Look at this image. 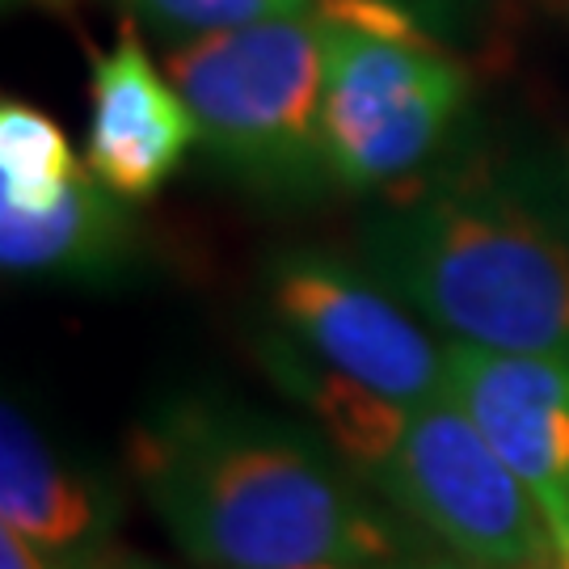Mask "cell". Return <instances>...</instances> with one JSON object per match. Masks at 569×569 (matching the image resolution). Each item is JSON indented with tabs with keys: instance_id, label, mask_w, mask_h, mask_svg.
Returning a JSON list of instances; mask_svg holds the SVG:
<instances>
[{
	"instance_id": "6da1fadb",
	"label": "cell",
	"mask_w": 569,
	"mask_h": 569,
	"mask_svg": "<svg viewBox=\"0 0 569 569\" xmlns=\"http://www.w3.org/2000/svg\"><path fill=\"white\" fill-rule=\"evenodd\" d=\"M127 465L169 540L203 569L401 566L443 552L321 430L216 388L157 401L127 439Z\"/></svg>"
},
{
	"instance_id": "7a4b0ae2",
	"label": "cell",
	"mask_w": 569,
	"mask_h": 569,
	"mask_svg": "<svg viewBox=\"0 0 569 569\" xmlns=\"http://www.w3.org/2000/svg\"><path fill=\"white\" fill-rule=\"evenodd\" d=\"M359 262L456 342L569 359V237L502 173L448 164L385 199Z\"/></svg>"
},
{
	"instance_id": "3957f363",
	"label": "cell",
	"mask_w": 569,
	"mask_h": 569,
	"mask_svg": "<svg viewBox=\"0 0 569 569\" xmlns=\"http://www.w3.org/2000/svg\"><path fill=\"white\" fill-rule=\"evenodd\" d=\"M164 72L224 178L270 203L338 190L326 157V18L283 13L169 47Z\"/></svg>"
},
{
	"instance_id": "277c9868",
	"label": "cell",
	"mask_w": 569,
	"mask_h": 569,
	"mask_svg": "<svg viewBox=\"0 0 569 569\" xmlns=\"http://www.w3.org/2000/svg\"><path fill=\"white\" fill-rule=\"evenodd\" d=\"M468 98V72L439 39L326 18V157L346 194L392 199L443 173Z\"/></svg>"
},
{
	"instance_id": "5b68a950",
	"label": "cell",
	"mask_w": 569,
	"mask_h": 569,
	"mask_svg": "<svg viewBox=\"0 0 569 569\" xmlns=\"http://www.w3.org/2000/svg\"><path fill=\"white\" fill-rule=\"evenodd\" d=\"M371 489L472 569H510L557 549L545 510L451 397L409 409Z\"/></svg>"
},
{
	"instance_id": "8992f818",
	"label": "cell",
	"mask_w": 569,
	"mask_h": 569,
	"mask_svg": "<svg viewBox=\"0 0 569 569\" xmlns=\"http://www.w3.org/2000/svg\"><path fill=\"white\" fill-rule=\"evenodd\" d=\"M274 329L350 380L406 409L448 397L443 346L409 321L406 305L363 262L326 249H279L266 262Z\"/></svg>"
},
{
	"instance_id": "52a82bcc",
	"label": "cell",
	"mask_w": 569,
	"mask_h": 569,
	"mask_svg": "<svg viewBox=\"0 0 569 569\" xmlns=\"http://www.w3.org/2000/svg\"><path fill=\"white\" fill-rule=\"evenodd\" d=\"M448 397L515 468L569 549V359L443 342Z\"/></svg>"
},
{
	"instance_id": "ba28073f",
	"label": "cell",
	"mask_w": 569,
	"mask_h": 569,
	"mask_svg": "<svg viewBox=\"0 0 569 569\" xmlns=\"http://www.w3.org/2000/svg\"><path fill=\"white\" fill-rule=\"evenodd\" d=\"M194 143L199 122L186 98L152 63L140 26L122 18L119 39L93 56L89 72V173L127 203H143L178 173Z\"/></svg>"
},
{
	"instance_id": "9c48e42d",
	"label": "cell",
	"mask_w": 569,
	"mask_h": 569,
	"mask_svg": "<svg viewBox=\"0 0 569 569\" xmlns=\"http://www.w3.org/2000/svg\"><path fill=\"white\" fill-rule=\"evenodd\" d=\"M140 249L131 203L98 182L89 164L42 211L0 203V262L9 274L114 283L140 262Z\"/></svg>"
},
{
	"instance_id": "30bf717a",
	"label": "cell",
	"mask_w": 569,
	"mask_h": 569,
	"mask_svg": "<svg viewBox=\"0 0 569 569\" xmlns=\"http://www.w3.org/2000/svg\"><path fill=\"white\" fill-rule=\"evenodd\" d=\"M0 519L4 528L51 552H102L114 531V493L42 439L21 409L0 422Z\"/></svg>"
},
{
	"instance_id": "8fae6325",
	"label": "cell",
	"mask_w": 569,
	"mask_h": 569,
	"mask_svg": "<svg viewBox=\"0 0 569 569\" xmlns=\"http://www.w3.org/2000/svg\"><path fill=\"white\" fill-rule=\"evenodd\" d=\"M258 355L270 380L312 413V422L333 443V451L346 465H355V472L371 486L406 435L409 409L380 397L376 388L350 380L326 359L308 355L305 346L283 338L279 329L258 342Z\"/></svg>"
},
{
	"instance_id": "7c38bea8",
	"label": "cell",
	"mask_w": 569,
	"mask_h": 569,
	"mask_svg": "<svg viewBox=\"0 0 569 569\" xmlns=\"http://www.w3.org/2000/svg\"><path fill=\"white\" fill-rule=\"evenodd\" d=\"M84 164L72 157L51 114L39 106L4 98L0 106V203L42 211L72 186Z\"/></svg>"
},
{
	"instance_id": "4fadbf2b",
	"label": "cell",
	"mask_w": 569,
	"mask_h": 569,
	"mask_svg": "<svg viewBox=\"0 0 569 569\" xmlns=\"http://www.w3.org/2000/svg\"><path fill=\"white\" fill-rule=\"evenodd\" d=\"M122 18L143 26L148 34L164 39L169 47L220 30H237L249 21L283 18V13H317L321 0H110Z\"/></svg>"
},
{
	"instance_id": "5bb4252c",
	"label": "cell",
	"mask_w": 569,
	"mask_h": 569,
	"mask_svg": "<svg viewBox=\"0 0 569 569\" xmlns=\"http://www.w3.org/2000/svg\"><path fill=\"white\" fill-rule=\"evenodd\" d=\"M102 552H51L18 531H0V569H98Z\"/></svg>"
},
{
	"instance_id": "9a60e30c",
	"label": "cell",
	"mask_w": 569,
	"mask_h": 569,
	"mask_svg": "<svg viewBox=\"0 0 569 569\" xmlns=\"http://www.w3.org/2000/svg\"><path fill=\"white\" fill-rule=\"evenodd\" d=\"M385 4L406 9L409 18L422 21L435 39H439V34H456L460 21H465V9H468L465 0H385Z\"/></svg>"
},
{
	"instance_id": "2e32d148",
	"label": "cell",
	"mask_w": 569,
	"mask_h": 569,
	"mask_svg": "<svg viewBox=\"0 0 569 569\" xmlns=\"http://www.w3.org/2000/svg\"><path fill=\"white\" fill-rule=\"evenodd\" d=\"M317 569H472L465 561H456L448 552L439 557H422V561H401V566H317Z\"/></svg>"
},
{
	"instance_id": "e0dca14e",
	"label": "cell",
	"mask_w": 569,
	"mask_h": 569,
	"mask_svg": "<svg viewBox=\"0 0 569 569\" xmlns=\"http://www.w3.org/2000/svg\"><path fill=\"white\" fill-rule=\"evenodd\" d=\"M98 569H164V566H157V561H148V557H140V552L131 549H106L98 557Z\"/></svg>"
},
{
	"instance_id": "ac0fdd59",
	"label": "cell",
	"mask_w": 569,
	"mask_h": 569,
	"mask_svg": "<svg viewBox=\"0 0 569 569\" xmlns=\"http://www.w3.org/2000/svg\"><path fill=\"white\" fill-rule=\"evenodd\" d=\"M510 569H569V549H552L536 561H523V566H510Z\"/></svg>"
},
{
	"instance_id": "d6986e66",
	"label": "cell",
	"mask_w": 569,
	"mask_h": 569,
	"mask_svg": "<svg viewBox=\"0 0 569 569\" xmlns=\"http://www.w3.org/2000/svg\"><path fill=\"white\" fill-rule=\"evenodd\" d=\"M9 4H39V9H72V0H9Z\"/></svg>"
}]
</instances>
